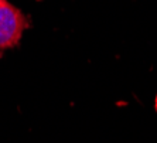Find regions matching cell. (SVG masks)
Listing matches in <instances>:
<instances>
[{
    "label": "cell",
    "instance_id": "cell-1",
    "mask_svg": "<svg viewBox=\"0 0 157 143\" xmlns=\"http://www.w3.org/2000/svg\"><path fill=\"white\" fill-rule=\"evenodd\" d=\"M27 27V20L16 6L0 0V51L14 47Z\"/></svg>",
    "mask_w": 157,
    "mask_h": 143
}]
</instances>
